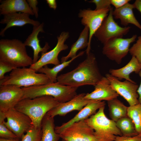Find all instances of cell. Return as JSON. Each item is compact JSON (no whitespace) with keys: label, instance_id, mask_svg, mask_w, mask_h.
Masks as SVG:
<instances>
[{"label":"cell","instance_id":"cell-1","mask_svg":"<svg viewBox=\"0 0 141 141\" xmlns=\"http://www.w3.org/2000/svg\"><path fill=\"white\" fill-rule=\"evenodd\" d=\"M86 58L73 70L58 76L57 82L64 85L78 88L85 85L95 86L103 76L96 58L90 52Z\"/></svg>","mask_w":141,"mask_h":141},{"label":"cell","instance_id":"cell-2","mask_svg":"<svg viewBox=\"0 0 141 141\" xmlns=\"http://www.w3.org/2000/svg\"><path fill=\"white\" fill-rule=\"evenodd\" d=\"M59 103L51 96H44L32 99H22L15 108L29 117L34 127L40 128H41L42 121L44 116Z\"/></svg>","mask_w":141,"mask_h":141},{"label":"cell","instance_id":"cell-3","mask_svg":"<svg viewBox=\"0 0 141 141\" xmlns=\"http://www.w3.org/2000/svg\"><path fill=\"white\" fill-rule=\"evenodd\" d=\"M23 92L22 99L34 98L44 96L53 97L59 103L67 102L77 94L78 88L55 83L21 87Z\"/></svg>","mask_w":141,"mask_h":141},{"label":"cell","instance_id":"cell-4","mask_svg":"<svg viewBox=\"0 0 141 141\" xmlns=\"http://www.w3.org/2000/svg\"><path fill=\"white\" fill-rule=\"evenodd\" d=\"M26 46L17 39L0 40V61L16 68L26 67L33 64V59L27 54Z\"/></svg>","mask_w":141,"mask_h":141},{"label":"cell","instance_id":"cell-5","mask_svg":"<svg viewBox=\"0 0 141 141\" xmlns=\"http://www.w3.org/2000/svg\"><path fill=\"white\" fill-rule=\"evenodd\" d=\"M105 106L100 108L97 112L84 120L94 131L98 141H115L116 136H122L116 122L108 119L104 112Z\"/></svg>","mask_w":141,"mask_h":141},{"label":"cell","instance_id":"cell-6","mask_svg":"<svg viewBox=\"0 0 141 141\" xmlns=\"http://www.w3.org/2000/svg\"><path fill=\"white\" fill-rule=\"evenodd\" d=\"M36 72L30 68H15L11 71L9 75L0 80V85H13L22 87L50 83L46 75Z\"/></svg>","mask_w":141,"mask_h":141},{"label":"cell","instance_id":"cell-7","mask_svg":"<svg viewBox=\"0 0 141 141\" xmlns=\"http://www.w3.org/2000/svg\"><path fill=\"white\" fill-rule=\"evenodd\" d=\"M137 37V35L135 34L130 38L111 39L103 44L102 53L110 60L120 64L129 52L131 44Z\"/></svg>","mask_w":141,"mask_h":141},{"label":"cell","instance_id":"cell-8","mask_svg":"<svg viewBox=\"0 0 141 141\" xmlns=\"http://www.w3.org/2000/svg\"><path fill=\"white\" fill-rule=\"evenodd\" d=\"M113 10L112 7L94 35L103 44L113 38H122L128 33L131 28L129 26L122 27L118 25L114 20Z\"/></svg>","mask_w":141,"mask_h":141},{"label":"cell","instance_id":"cell-9","mask_svg":"<svg viewBox=\"0 0 141 141\" xmlns=\"http://www.w3.org/2000/svg\"><path fill=\"white\" fill-rule=\"evenodd\" d=\"M5 115L7 121H4V125L19 138L21 139L25 133L34 127L30 118L15 108L9 110Z\"/></svg>","mask_w":141,"mask_h":141},{"label":"cell","instance_id":"cell-10","mask_svg":"<svg viewBox=\"0 0 141 141\" xmlns=\"http://www.w3.org/2000/svg\"><path fill=\"white\" fill-rule=\"evenodd\" d=\"M110 9L98 10L89 9L80 10L78 16L82 18L81 23L85 26H87L89 29L88 45L86 50V55L90 52L91 43L93 36L108 14Z\"/></svg>","mask_w":141,"mask_h":141},{"label":"cell","instance_id":"cell-11","mask_svg":"<svg viewBox=\"0 0 141 141\" xmlns=\"http://www.w3.org/2000/svg\"><path fill=\"white\" fill-rule=\"evenodd\" d=\"M59 134L66 141H98L94 130L84 120L73 124Z\"/></svg>","mask_w":141,"mask_h":141},{"label":"cell","instance_id":"cell-12","mask_svg":"<svg viewBox=\"0 0 141 141\" xmlns=\"http://www.w3.org/2000/svg\"><path fill=\"white\" fill-rule=\"evenodd\" d=\"M69 37L68 32H61L57 37V43L55 47L49 51L41 53V56L38 61L32 64L29 68L37 72L40 68L48 64L56 66L60 64L58 56L61 52L68 49V45L64 43Z\"/></svg>","mask_w":141,"mask_h":141},{"label":"cell","instance_id":"cell-13","mask_svg":"<svg viewBox=\"0 0 141 141\" xmlns=\"http://www.w3.org/2000/svg\"><path fill=\"white\" fill-rule=\"evenodd\" d=\"M105 77L109 80L113 89L126 101L129 106L139 103V95L137 92L139 86L136 83L126 80L121 81L109 73L106 74Z\"/></svg>","mask_w":141,"mask_h":141},{"label":"cell","instance_id":"cell-14","mask_svg":"<svg viewBox=\"0 0 141 141\" xmlns=\"http://www.w3.org/2000/svg\"><path fill=\"white\" fill-rule=\"evenodd\" d=\"M23 95L22 88L13 85H0V112L15 108Z\"/></svg>","mask_w":141,"mask_h":141},{"label":"cell","instance_id":"cell-15","mask_svg":"<svg viewBox=\"0 0 141 141\" xmlns=\"http://www.w3.org/2000/svg\"><path fill=\"white\" fill-rule=\"evenodd\" d=\"M85 93L77 94L70 100L64 103H59L54 108L50 110L47 114L54 117L57 115L64 116L74 110L80 111L91 100L84 98Z\"/></svg>","mask_w":141,"mask_h":141},{"label":"cell","instance_id":"cell-16","mask_svg":"<svg viewBox=\"0 0 141 141\" xmlns=\"http://www.w3.org/2000/svg\"><path fill=\"white\" fill-rule=\"evenodd\" d=\"M94 86L93 91L86 94L85 99L96 101H108L116 98L119 96L111 87L109 80L105 77L103 76Z\"/></svg>","mask_w":141,"mask_h":141},{"label":"cell","instance_id":"cell-17","mask_svg":"<svg viewBox=\"0 0 141 141\" xmlns=\"http://www.w3.org/2000/svg\"><path fill=\"white\" fill-rule=\"evenodd\" d=\"M105 103L104 101L91 100L71 119L67 122L63 123L60 126L55 127V132L59 134L73 124L82 120H85L95 114L98 109L103 106H105Z\"/></svg>","mask_w":141,"mask_h":141},{"label":"cell","instance_id":"cell-18","mask_svg":"<svg viewBox=\"0 0 141 141\" xmlns=\"http://www.w3.org/2000/svg\"><path fill=\"white\" fill-rule=\"evenodd\" d=\"M30 15L24 13H17L8 14L4 15L3 18L0 21L2 24H6V26L2 29L0 35L2 37L4 36L5 31L9 28L13 27H22L29 24L33 26H37L40 23L37 21L31 19Z\"/></svg>","mask_w":141,"mask_h":141},{"label":"cell","instance_id":"cell-19","mask_svg":"<svg viewBox=\"0 0 141 141\" xmlns=\"http://www.w3.org/2000/svg\"><path fill=\"white\" fill-rule=\"evenodd\" d=\"M43 27V22L38 25L33 26L32 32L24 43L26 46L31 47L33 50V64L36 62L39 58V54L40 52H46L50 48L48 43H45L43 48L39 44L40 40L38 38V35L39 33L44 32Z\"/></svg>","mask_w":141,"mask_h":141},{"label":"cell","instance_id":"cell-20","mask_svg":"<svg viewBox=\"0 0 141 141\" xmlns=\"http://www.w3.org/2000/svg\"><path fill=\"white\" fill-rule=\"evenodd\" d=\"M0 14L4 15L18 12L33 15L34 14L25 0H3L1 1Z\"/></svg>","mask_w":141,"mask_h":141},{"label":"cell","instance_id":"cell-21","mask_svg":"<svg viewBox=\"0 0 141 141\" xmlns=\"http://www.w3.org/2000/svg\"><path fill=\"white\" fill-rule=\"evenodd\" d=\"M134 8L133 4L128 3L122 7L115 9L113 15L115 19H119L121 25L127 27L130 24L134 25L141 30V25L136 19L133 11Z\"/></svg>","mask_w":141,"mask_h":141},{"label":"cell","instance_id":"cell-22","mask_svg":"<svg viewBox=\"0 0 141 141\" xmlns=\"http://www.w3.org/2000/svg\"><path fill=\"white\" fill-rule=\"evenodd\" d=\"M141 70V64L135 57L132 56L130 61L124 66L118 69H110L109 72L110 75L119 79H124L136 83L130 79V75L133 72L139 74Z\"/></svg>","mask_w":141,"mask_h":141},{"label":"cell","instance_id":"cell-23","mask_svg":"<svg viewBox=\"0 0 141 141\" xmlns=\"http://www.w3.org/2000/svg\"><path fill=\"white\" fill-rule=\"evenodd\" d=\"M55 127L54 117L46 114L42 121L41 141H58L60 137L59 134L55 132Z\"/></svg>","mask_w":141,"mask_h":141},{"label":"cell","instance_id":"cell-24","mask_svg":"<svg viewBox=\"0 0 141 141\" xmlns=\"http://www.w3.org/2000/svg\"><path fill=\"white\" fill-rule=\"evenodd\" d=\"M89 36V29L86 26L80 33L77 40L72 45L70 50L66 56L62 57L61 58V62H62L68 60L76 57V54L79 50L83 49L88 45Z\"/></svg>","mask_w":141,"mask_h":141},{"label":"cell","instance_id":"cell-25","mask_svg":"<svg viewBox=\"0 0 141 141\" xmlns=\"http://www.w3.org/2000/svg\"><path fill=\"white\" fill-rule=\"evenodd\" d=\"M84 51L80 52L77 56L69 60L62 62L57 65L55 66L52 68L49 67L47 65L40 68L38 72L46 75L49 79L50 83L57 82V74L61 71L66 67L68 66L70 64L78 57L83 55Z\"/></svg>","mask_w":141,"mask_h":141},{"label":"cell","instance_id":"cell-26","mask_svg":"<svg viewBox=\"0 0 141 141\" xmlns=\"http://www.w3.org/2000/svg\"><path fill=\"white\" fill-rule=\"evenodd\" d=\"M107 103L110 117L115 122L127 116L128 107L117 98L107 101Z\"/></svg>","mask_w":141,"mask_h":141},{"label":"cell","instance_id":"cell-27","mask_svg":"<svg viewBox=\"0 0 141 141\" xmlns=\"http://www.w3.org/2000/svg\"><path fill=\"white\" fill-rule=\"evenodd\" d=\"M116 124L122 136L133 137L138 135L132 120L128 116L120 119Z\"/></svg>","mask_w":141,"mask_h":141},{"label":"cell","instance_id":"cell-28","mask_svg":"<svg viewBox=\"0 0 141 141\" xmlns=\"http://www.w3.org/2000/svg\"><path fill=\"white\" fill-rule=\"evenodd\" d=\"M127 115L132 120L138 135L141 136V104L128 107Z\"/></svg>","mask_w":141,"mask_h":141},{"label":"cell","instance_id":"cell-29","mask_svg":"<svg viewBox=\"0 0 141 141\" xmlns=\"http://www.w3.org/2000/svg\"><path fill=\"white\" fill-rule=\"evenodd\" d=\"M42 134L41 128L33 127L22 135L21 141H41Z\"/></svg>","mask_w":141,"mask_h":141},{"label":"cell","instance_id":"cell-30","mask_svg":"<svg viewBox=\"0 0 141 141\" xmlns=\"http://www.w3.org/2000/svg\"><path fill=\"white\" fill-rule=\"evenodd\" d=\"M6 119L5 113L0 112V138L14 139L18 138L17 136L9 130L4 125V122Z\"/></svg>","mask_w":141,"mask_h":141},{"label":"cell","instance_id":"cell-31","mask_svg":"<svg viewBox=\"0 0 141 141\" xmlns=\"http://www.w3.org/2000/svg\"><path fill=\"white\" fill-rule=\"evenodd\" d=\"M130 54L135 57L141 64V36H138L136 43L129 49Z\"/></svg>","mask_w":141,"mask_h":141},{"label":"cell","instance_id":"cell-32","mask_svg":"<svg viewBox=\"0 0 141 141\" xmlns=\"http://www.w3.org/2000/svg\"><path fill=\"white\" fill-rule=\"evenodd\" d=\"M89 2L95 4L96 8L95 10H96L110 9L112 8L110 0H92Z\"/></svg>","mask_w":141,"mask_h":141},{"label":"cell","instance_id":"cell-33","mask_svg":"<svg viewBox=\"0 0 141 141\" xmlns=\"http://www.w3.org/2000/svg\"><path fill=\"white\" fill-rule=\"evenodd\" d=\"M16 68L7 63L0 61V80L5 78L4 74L5 73L11 71Z\"/></svg>","mask_w":141,"mask_h":141},{"label":"cell","instance_id":"cell-34","mask_svg":"<svg viewBox=\"0 0 141 141\" xmlns=\"http://www.w3.org/2000/svg\"><path fill=\"white\" fill-rule=\"evenodd\" d=\"M115 141H141V136L139 135L133 137L118 136Z\"/></svg>","mask_w":141,"mask_h":141},{"label":"cell","instance_id":"cell-35","mask_svg":"<svg viewBox=\"0 0 141 141\" xmlns=\"http://www.w3.org/2000/svg\"><path fill=\"white\" fill-rule=\"evenodd\" d=\"M27 1L32 9L35 17L36 18H37L38 16V8L37 7L38 3L37 0H27Z\"/></svg>","mask_w":141,"mask_h":141},{"label":"cell","instance_id":"cell-36","mask_svg":"<svg viewBox=\"0 0 141 141\" xmlns=\"http://www.w3.org/2000/svg\"><path fill=\"white\" fill-rule=\"evenodd\" d=\"M111 5H113L115 9H119L129 3L130 0H110Z\"/></svg>","mask_w":141,"mask_h":141},{"label":"cell","instance_id":"cell-37","mask_svg":"<svg viewBox=\"0 0 141 141\" xmlns=\"http://www.w3.org/2000/svg\"><path fill=\"white\" fill-rule=\"evenodd\" d=\"M47 3L50 8L55 10L57 8V3L55 0H46Z\"/></svg>","mask_w":141,"mask_h":141},{"label":"cell","instance_id":"cell-38","mask_svg":"<svg viewBox=\"0 0 141 141\" xmlns=\"http://www.w3.org/2000/svg\"><path fill=\"white\" fill-rule=\"evenodd\" d=\"M134 8H136L141 13V0H136L133 4Z\"/></svg>","mask_w":141,"mask_h":141},{"label":"cell","instance_id":"cell-39","mask_svg":"<svg viewBox=\"0 0 141 141\" xmlns=\"http://www.w3.org/2000/svg\"><path fill=\"white\" fill-rule=\"evenodd\" d=\"M138 74L141 78V81L139 86L138 87L137 90V92L139 95L138 100L139 103L141 104V70Z\"/></svg>","mask_w":141,"mask_h":141},{"label":"cell","instance_id":"cell-40","mask_svg":"<svg viewBox=\"0 0 141 141\" xmlns=\"http://www.w3.org/2000/svg\"><path fill=\"white\" fill-rule=\"evenodd\" d=\"M0 141H21V139L18 138L14 139H8L0 138Z\"/></svg>","mask_w":141,"mask_h":141},{"label":"cell","instance_id":"cell-41","mask_svg":"<svg viewBox=\"0 0 141 141\" xmlns=\"http://www.w3.org/2000/svg\"><path fill=\"white\" fill-rule=\"evenodd\" d=\"M61 141H65V140H63V139H62V140Z\"/></svg>","mask_w":141,"mask_h":141}]
</instances>
